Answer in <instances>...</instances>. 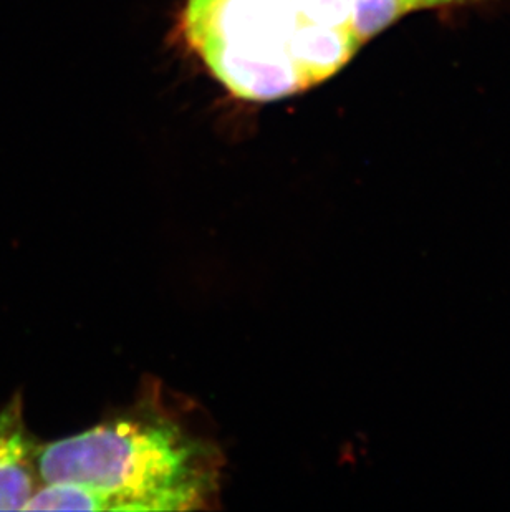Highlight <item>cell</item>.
Returning <instances> with one entry per match:
<instances>
[{
  "label": "cell",
  "mask_w": 510,
  "mask_h": 512,
  "mask_svg": "<svg viewBox=\"0 0 510 512\" xmlns=\"http://www.w3.org/2000/svg\"><path fill=\"white\" fill-rule=\"evenodd\" d=\"M221 451L146 397L126 415L39 448L24 511H199L221 484Z\"/></svg>",
  "instance_id": "obj_1"
},
{
  "label": "cell",
  "mask_w": 510,
  "mask_h": 512,
  "mask_svg": "<svg viewBox=\"0 0 510 512\" xmlns=\"http://www.w3.org/2000/svg\"><path fill=\"white\" fill-rule=\"evenodd\" d=\"M299 17L290 0H204L186 5L183 34L196 49L217 42L236 49H287Z\"/></svg>",
  "instance_id": "obj_2"
},
{
  "label": "cell",
  "mask_w": 510,
  "mask_h": 512,
  "mask_svg": "<svg viewBox=\"0 0 510 512\" xmlns=\"http://www.w3.org/2000/svg\"><path fill=\"white\" fill-rule=\"evenodd\" d=\"M409 10L414 9H433V7H443V5L461 4L467 0H405Z\"/></svg>",
  "instance_id": "obj_8"
},
{
  "label": "cell",
  "mask_w": 510,
  "mask_h": 512,
  "mask_svg": "<svg viewBox=\"0 0 510 512\" xmlns=\"http://www.w3.org/2000/svg\"><path fill=\"white\" fill-rule=\"evenodd\" d=\"M214 77L236 97L275 102L310 88L287 49H236L217 42L196 47Z\"/></svg>",
  "instance_id": "obj_3"
},
{
  "label": "cell",
  "mask_w": 510,
  "mask_h": 512,
  "mask_svg": "<svg viewBox=\"0 0 510 512\" xmlns=\"http://www.w3.org/2000/svg\"><path fill=\"white\" fill-rule=\"evenodd\" d=\"M39 448L27 431L17 393L0 410V511H24L39 489Z\"/></svg>",
  "instance_id": "obj_4"
},
{
  "label": "cell",
  "mask_w": 510,
  "mask_h": 512,
  "mask_svg": "<svg viewBox=\"0 0 510 512\" xmlns=\"http://www.w3.org/2000/svg\"><path fill=\"white\" fill-rule=\"evenodd\" d=\"M201 2H204V0H189L188 5L201 4Z\"/></svg>",
  "instance_id": "obj_9"
},
{
  "label": "cell",
  "mask_w": 510,
  "mask_h": 512,
  "mask_svg": "<svg viewBox=\"0 0 510 512\" xmlns=\"http://www.w3.org/2000/svg\"><path fill=\"white\" fill-rule=\"evenodd\" d=\"M299 20L330 27H348L350 0H290ZM350 29V27H348Z\"/></svg>",
  "instance_id": "obj_7"
},
{
  "label": "cell",
  "mask_w": 510,
  "mask_h": 512,
  "mask_svg": "<svg viewBox=\"0 0 510 512\" xmlns=\"http://www.w3.org/2000/svg\"><path fill=\"white\" fill-rule=\"evenodd\" d=\"M360 45L348 27H330L299 20L290 34L287 50L313 87L345 67Z\"/></svg>",
  "instance_id": "obj_5"
},
{
  "label": "cell",
  "mask_w": 510,
  "mask_h": 512,
  "mask_svg": "<svg viewBox=\"0 0 510 512\" xmlns=\"http://www.w3.org/2000/svg\"><path fill=\"white\" fill-rule=\"evenodd\" d=\"M405 0H350V30L363 44L408 12Z\"/></svg>",
  "instance_id": "obj_6"
}]
</instances>
